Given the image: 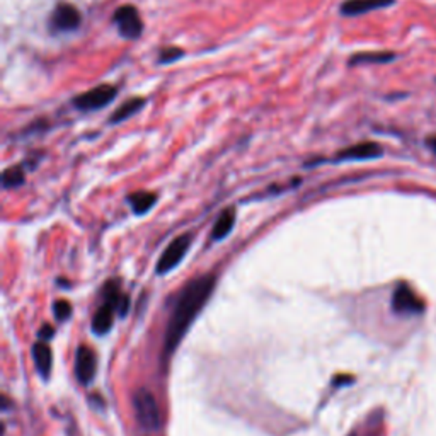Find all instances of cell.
Here are the masks:
<instances>
[{"instance_id": "52a82bcc", "label": "cell", "mask_w": 436, "mask_h": 436, "mask_svg": "<svg viewBox=\"0 0 436 436\" xmlns=\"http://www.w3.org/2000/svg\"><path fill=\"white\" fill-rule=\"evenodd\" d=\"M392 309L397 314H421L425 310V302L408 285H399L392 297Z\"/></svg>"}, {"instance_id": "e0dca14e", "label": "cell", "mask_w": 436, "mask_h": 436, "mask_svg": "<svg viewBox=\"0 0 436 436\" xmlns=\"http://www.w3.org/2000/svg\"><path fill=\"white\" fill-rule=\"evenodd\" d=\"M24 182V171L20 167H9L2 174V184L6 189L18 188Z\"/></svg>"}, {"instance_id": "ac0fdd59", "label": "cell", "mask_w": 436, "mask_h": 436, "mask_svg": "<svg viewBox=\"0 0 436 436\" xmlns=\"http://www.w3.org/2000/svg\"><path fill=\"white\" fill-rule=\"evenodd\" d=\"M182 55H184V52H182L181 48L169 47V48L162 49L160 55H159V61H160V64H171V61L179 60Z\"/></svg>"}, {"instance_id": "5b68a950", "label": "cell", "mask_w": 436, "mask_h": 436, "mask_svg": "<svg viewBox=\"0 0 436 436\" xmlns=\"http://www.w3.org/2000/svg\"><path fill=\"white\" fill-rule=\"evenodd\" d=\"M189 244L191 237L188 234L174 239L164 251V254L160 256L159 263H157V273H159V275H165V273H169L171 269L176 268L182 261V257L186 256V252H188Z\"/></svg>"}, {"instance_id": "3957f363", "label": "cell", "mask_w": 436, "mask_h": 436, "mask_svg": "<svg viewBox=\"0 0 436 436\" xmlns=\"http://www.w3.org/2000/svg\"><path fill=\"white\" fill-rule=\"evenodd\" d=\"M118 94V89L114 86L110 84H101L94 89L87 90V93L78 94L76 99H73V106L81 111H94V110H101L110 105L111 101L116 98Z\"/></svg>"}, {"instance_id": "9c48e42d", "label": "cell", "mask_w": 436, "mask_h": 436, "mask_svg": "<svg viewBox=\"0 0 436 436\" xmlns=\"http://www.w3.org/2000/svg\"><path fill=\"white\" fill-rule=\"evenodd\" d=\"M76 373L81 384H90L95 373V358L94 353L87 346H81L76 355Z\"/></svg>"}, {"instance_id": "4fadbf2b", "label": "cell", "mask_w": 436, "mask_h": 436, "mask_svg": "<svg viewBox=\"0 0 436 436\" xmlns=\"http://www.w3.org/2000/svg\"><path fill=\"white\" fill-rule=\"evenodd\" d=\"M396 53L392 52H368V53H356L350 58L348 65H372V64H389L396 60Z\"/></svg>"}, {"instance_id": "9a60e30c", "label": "cell", "mask_w": 436, "mask_h": 436, "mask_svg": "<svg viewBox=\"0 0 436 436\" xmlns=\"http://www.w3.org/2000/svg\"><path fill=\"white\" fill-rule=\"evenodd\" d=\"M234 222H235V210L227 208L222 215H220L217 223L213 225V230H211V239L222 240L225 235L230 234L232 227H234Z\"/></svg>"}, {"instance_id": "7c38bea8", "label": "cell", "mask_w": 436, "mask_h": 436, "mask_svg": "<svg viewBox=\"0 0 436 436\" xmlns=\"http://www.w3.org/2000/svg\"><path fill=\"white\" fill-rule=\"evenodd\" d=\"M33 360H35L36 370L47 379L49 372H52V360H53L52 350H49L47 343H36L35 346H33Z\"/></svg>"}, {"instance_id": "7a4b0ae2", "label": "cell", "mask_w": 436, "mask_h": 436, "mask_svg": "<svg viewBox=\"0 0 436 436\" xmlns=\"http://www.w3.org/2000/svg\"><path fill=\"white\" fill-rule=\"evenodd\" d=\"M133 408H135L136 421L145 430H160L162 418L155 397L148 389H139L133 396Z\"/></svg>"}, {"instance_id": "6da1fadb", "label": "cell", "mask_w": 436, "mask_h": 436, "mask_svg": "<svg viewBox=\"0 0 436 436\" xmlns=\"http://www.w3.org/2000/svg\"><path fill=\"white\" fill-rule=\"evenodd\" d=\"M215 288V276L213 275H203L196 278V280L189 281L184 286L177 304L174 307V312L169 319L167 331H165V353H171L179 346V343L188 332L189 326L193 324L196 315L201 312L203 305L210 298L211 292Z\"/></svg>"}, {"instance_id": "2e32d148", "label": "cell", "mask_w": 436, "mask_h": 436, "mask_svg": "<svg viewBox=\"0 0 436 436\" xmlns=\"http://www.w3.org/2000/svg\"><path fill=\"white\" fill-rule=\"evenodd\" d=\"M128 201H130L131 208H133V211H135V213L142 215V213H145V211L151 210L153 205H155L157 194L148 193V191H139V193L130 194Z\"/></svg>"}, {"instance_id": "30bf717a", "label": "cell", "mask_w": 436, "mask_h": 436, "mask_svg": "<svg viewBox=\"0 0 436 436\" xmlns=\"http://www.w3.org/2000/svg\"><path fill=\"white\" fill-rule=\"evenodd\" d=\"M396 4V0H346L341 6L343 16H361L367 12L384 9Z\"/></svg>"}, {"instance_id": "5bb4252c", "label": "cell", "mask_w": 436, "mask_h": 436, "mask_svg": "<svg viewBox=\"0 0 436 436\" xmlns=\"http://www.w3.org/2000/svg\"><path fill=\"white\" fill-rule=\"evenodd\" d=\"M145 106V99L143 98H131L128 99L124 105H122L118 107V110L114 111L113 116L110 118V123H122L123 119H128L130 116H133L135 113H139L140 110Z\"/></svg>"}, {"instance_id": "d6986e66", "label": "cell", "mask_w": 436, "mask_h": 436, "mask_svg": "<svg viewBox=\"0 0 436 436\" xmlns=\"http://www.w3.org/2000/svg\"><path fill=\"white\" fill-rule=\"evenodd\" d=\"M53 312H55V317L58 321H65V319L70 317V314H72V305L66 300H57L55 305H53Z\"/></svg>"}, {"instance_id": "277c9868", "label": "cell", "mask_w": 436, "mask_h": 436, "mask_svg": "<svg viewBox=\"0 0 436 436\" xmlns=\"http://www.w3.org/2000/svg\"><path fill=\"white\" fill-rule=\"evenodd\" d=\"M114 24L118 26L119 35L126 40H136L140 38L143 31V23L140 18L139 11L133 6H123L118 7L113 16Z\"/></svg>"}, {"instance_id": "8992f818", "label": "cell", "mask_w": 436, "mask_h": 436, "mask_svg": "<svg viewBox=\"0 0 436 436\" xmlns=\"http://www.w3.org/2000/svg\"><path fill=\"white\" fill-rule=\"evenodd\" d=\"M82 16L76 6L72 4H58L52 14V20H49V26H52L55 31L64 33V31H73L81 26Z\"/></svg>"}, {"instance_id": "ba28073f", "label": "cell", "mask_w": 436, "mask_h": 436, "mask_svg": "<svg viewBox=\"0 0 436 436\" xmlns=\"http://www.w3.org/2000/svg\"><path fill=\"white\" fill-rule=\"evenodd\" d=\"M384 155V148L377 142H361L351 147L344 148V151L338 152L336 155V162L339 160H368V159H379Z\"/></svg>"}, {"instance_id": "44dd1931", "label": "cell", "mask_w": 436, "mask_h": 436, "mask_svg": "<svg viewBox=\"0 0 436 436\" xmlns=\"http://www.w3.org/2000/svg\"><path fill=\"white\" fill-rule=\"evenodd\" d=\"M426 145L431 148L436 153V136H431V139L426 140Z\"/></svg>"}, {"instance_id": "8fae6325", "label": "cell", "mask_w": 436, "mask_h": 436, "mask_svg": "<svg viewBox=\"0 0 436 436\" xmlns=\"http://www.w3.org/2000/svg\"><path fill=\"white\" fill-rule=\"evenodd\" d=\"M114 310H116V304L106 300L105 305H102L101 309L95 312L94 319H93V331L95 332V334H106V332L113 327Z\"/></svg>"}, {"instance_id": "ffe728a7", "label": "cell", "mask_w": 436, "mask_h": 436, "mask_svg": "<svg viewBox=\"0 0 436 436\" xmlns=\"http://www.w3.org/2000/svg\"><path fill=\"white\" fill-rule=\"evenodd\" d=\"M52 336H53V327L49 326V324H45V326L41 327V331H40V338L41 339H52Z\"/></svg>"}]
</instances>
